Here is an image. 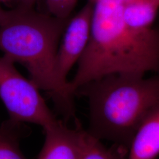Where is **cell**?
<instances>
[{
	"instance_id": "cell-1",
	"label": "cell",
	"mask_w": 159,
	"mask_h": 159,
	"mask_svg": "<svg viewBox=\"0 0 159 159\" xmlns=\"http://www.w3.org/2000/svg\"><path fill=\"white\" fill-rule=\"evenodd\" d=\"M148 73H159V27L129 25L123 0H96L88 44L69 81L72 93L108 75L144 76Z\"/></svg>"
},
{
	"instance_id": "cell-2",
	"label": "cell",
	"mask_w": 159,
	"mask_h": 159,
	"mask_svg": "<svg viewBox=\"0 0 159 159\" xmlns=\"http://www.w3.org/2000/svg\"><path fill=\"white\" fill-rule=\"evenodd\" d=\"M70 19L40 13L33 8H0V51L27 70L30 80L46 92L64 122H75L74 95L56 71L59 42Z\"/></svg>"
},
{
	"instance_id": "cell-3",
	"label": "cell",
	"mask_w": 159,
	"mask_h": 159,
	"mask_svg": "<svg viewBox=\"0 0 159 159\" xmlns=\"http://www.w3.org/2000/svg\"><path fill=\"white\" fill-rule=\"evenodd\" d=\"M74 95L88 101L90 135L129 148L143 121L159 108V73L108 75L80 86Z\"/></svg>"
},
{
	"instance_id": "cell-4",
	"label": "cell",
	"mask_w": 159,
	"mask_h": 159,
	"mask_svg": "<svg viewBox=\"0 0 159 159\" xmlns=\"http://www.w3.org/2000/svg\"><path fill=\"white\" fill-rule=\"evenodd\" d=\"M12 61L0 57V99L4 104L11 123L40 125L44 130L59 121L48 107L39 89L25 79Z\"/></svg>"
},
{
	"instance_id": "cell-5",
	"label": "cell",
	"mask_w": 159,
	"mask_h": 159,
	"mask_svg": "<svg viewBox=\"0 0 159 159\" xmlns=\"http://www.w3.org/2000/svg\"><path fill=\"white\" fill-rule=\"evenodd\" d=\"M93 9L94 3L89 1L74 17L70 18L58 47L56 60V74L60 81L69 88L68 74L74 64L78 63L89 40Z\"/></svg>"
},
{
	"instance_id": "cell-6",
	"label": "cell",
	"mask_w": 159,
	"mask_h": 159,
	"mask_svg": "<svg viewBox=\"0 0 159 159\" xmlns=\"http://www.w3.org/2000/svg\"><path fill=\"white\" fill-rule=\"evenodd\" d=\"M44 130L45 141L37 159H82L88 133L80 123L73 128L59 120Z\"/></svg>"
},
{
	"instance_id": "cell-7",
	"label": "cell",
	"mask_w": 159,
	"mask_h": 159,
	"mask_svg": "<svg viewBox=\"0 0 159 159\" xmlns=\"http://www.w3.org/2000/svg\"><path fill=\"white\" fill-rule=\"evenodd\" d=\"M129 148L128 159H154L159 154V108L143 121L133 137Z\"/></svg>"
},
{
	"instance_id": "cell-8",
	"label": "cell",
	"mask_w": 159,
	"mask_h": 159,
	"mask_svg": "<svg viewBox=\"0 0 159 159\" xmlns=\"http://www.w3.org/2000/svg\"><path fill=\"white\" fill-rule=\"evenodd\" d=\"M159 10V0H129L124 4L126 22L139 29L151 27Z\"/></svg>"
},
{
	"instance_id": "cell-9",
	"label": "cell",
	"mask_w": 159,
	"mask_h": 159,
	"mask_svg": "<svg viewBox=\"0 0 159 159\" xmlns=\"http://www.w3.org/2000/svg\"><path fill=\"white\" fill-rule=\"evenodd\" d=\"M8 126H0V159H28L20 147L19 138L15 131L17 126L9 121Z\"/></svg>"
},
{
	"instance_id": "cell-10",
	"label": "cell",
	"mask_w": 159,
	"mask_h": 159,
	"mask_svg": "<svg viewBox=\"0 0 159 159\" xmlns=\"http://www.w3.org/2000/svg\"><path fill=\"white\" fill-rule=\"evenodd\" d=\"M82 159H112V157L110 150L106 149L100 140L88 133Z\"/></svg>"
},
{
	"instance_id": "cell-11",
	"label": "cell",
	"mask_w": 159,
	"mask_h": 159,
	"mask_svg": "<svg viewBox=\"0 0 159 159\" xmlns=\"http://www.w3.org/2000/svg\"><path fill=\"white\" fill-rule=\"evenodd\" d=\"M78 0H46V4L51 16L60 19L70 18Z\"/></svg>"
},
{
	"instance_id": "cell-12",
	"label": "cell",
	"mask_w": 159,
	"mask_h": 159,
	"mask_svg": "<svg viewBox=\"0 0 159 159\" xmlns=\"http://www.w3.org/2000/svg\"><path fill=\"white\" fill-rule=\"evenodd\" d=\"M17 6L26 7V8H33L34 4L38 0H16Z\"/></svg>"
},
{
	"instance_id": "cell-13",
	"label": "cell",
	"mask_w": 159,
	"mask_h": 159,
	"mask_svg": "<svg viewBox=\"0 0 159 159\" xmlns=\"http://www.w3.org/2000/svg\"><path fill=\"white\" fill-rule=\"evenodd\" d=\"M12 1H13V0H0V4L8 3V2H11Z\"/></svg>"
},
{
	"instance_id": "cell-14",
	"label": "cell",
	"mask_w": 159,
	"mask_h": 159,
	"mask_svg": "<svg viewBox=\"0 0 159 159\" xmlns=\"http://www.w3.org/2000/svg\"><path fill=\"white\" fill-rule=\"evenodd\" d=\"M123 2H124V4L125 3V2H128L129 0H123Z\"/></svg>"
},
{
	"instance_id": "cell-15",
	"label": "cell",
	"mask_w": 159,
	"mask_h": 159,
	"mask_svg": "<svg viewBox=\"0 0 159 159\" xmlns=\"http://www.w3.org/2000/svg\"><path fill=\"white\" fill-rule=\"evenodd\" d=\"M89 1H91V2H92L94 3V2H95L96 0H89Z\"/></svg>"
}]
</instances>
